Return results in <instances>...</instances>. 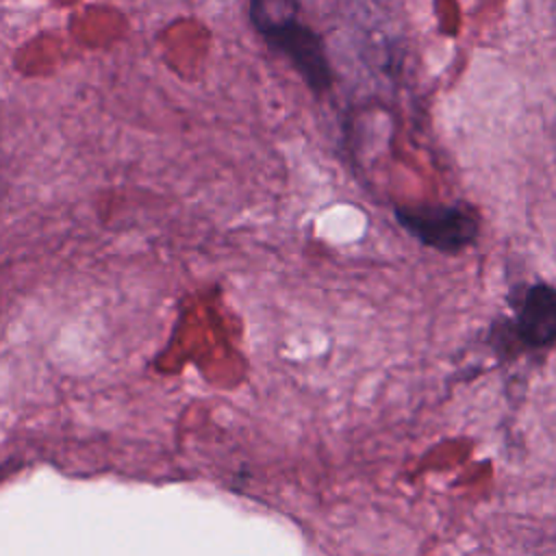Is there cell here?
Returning <instances> with one entry per match:
<instances>
[{
  "label": "cell",
  "instance_id": "cell-1",
  "mask_svg": "<svg viewBox=\"0 0 556 556\" xmlns=\"http://www.w3.org/2000/svg\"><path fill=\"white\" fill-rule=\"evenodd\" d=\"M250 22L315 96L332 89L334 72L324 37L302 20L300 0H250Z\"/></svg>",
  "mask_w": 556,
  "mask_h": 556
},
{
  "label": "cell",
  "instance_id": "cell-2",
  "mask_svg": "<svg viewBox=\"0 0 556 556\" xmlns=\"http://www.w3.org/2000/svg\"><path fill=\"white\" fill-rule=\"evenodd\" d=\"M508 317H500L491 328L497 352L515 356L526 350L556 345V287L549 282L515 285L508 291Z\"/></svg>",
  "mask_w": 556,
  "mask_h": 556
},
{
  "label": "cell",
  "instance_id": "cell-3",
  "mask_svg": "<svg viewBox=\"0 0 556 556\" xmlns=\"http://www.w3.org/2000/svg\"><path fill=\"white\" fill-rule=\"evenodd\" d=\"M395 222L421 245L441 254H460L480 239V215L465 204L426 202L400 204L393 208Z\"/></svg>",
  "mask_w": 556,
  "mask_h": 556
}]
</instances>
